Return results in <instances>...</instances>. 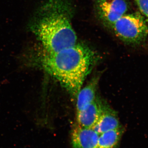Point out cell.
I'll return each mask as SVG.
<instances>
[{"label": "cell", "mask_w": 148, "mask_h": 148, "mask_svg": "<svg viewBox=\"0 0 148 148\" xmlns=\"http://www.w3.org/2000/svg\"><path fill=\"white\" fill-rule=\"evenodd\" d=\"M73 7L71 0H46L29 24L46 53L58 52L77 43L72 26Z\"/></svg>", "instance_id": "6da1fadb"}, {"label": "cell", "mask_w": 148, "mask_h": 148, "mask_svg": "<svg viewBox=\"0 0 148 148\" xmlns=\"http://www.w3.org/2000/svg\"><path fill=\"white\" fill-rule=\"evenodd\" d=\"M95 59V53L90 48L77 43L56 53H46L42 63L49 75L77 97Z\"/></svg>", "instance_id": "7a4b0ae2"}, {"label": "cell", "mask_w": 148, "mask_h": 148, "mask_svg": "<svg viewBox=\"0 0 148 148\" xmlns=\"http://www.w3.org/2000/svg\"><path fill=\"white\" fill-rule=\"evenodd\" d=\"M111 29L120 40L130 46L142 45L148 38V21L139 12L124 14Z\"/></svg>", "instance_id": "3957f363"}, {"label": "cell", "mask_w": 148, "mask_h": 148, "mask_svg": "<svg viewBox=\"0 0 148 148\" xmlns=\"http://www.w3.org/2000/svg\"><path fill=\"white\" fill-rule=\"evenodd\" d=\"M95 12L99 20L111 28L129 8L127 0H95Z\"/></svg>", "instance_id": "277c9868"}, {"label": "cell", "mask_w": 148, "mask_h": 148, "mask_svg": "<svg viewBox=\"0 0 148 148\" xmlns=\"http://www.w3.org/2000/svg\"><path fill=\"white\" fill-rule=\"evenodd\" d=\"M99 134L92 128L76 126L71 133L72 145L73 148H99Z\"/></svg>", "instance_id": "5b68a950"}, {"label": "cell", "mask_w": 148, "mask_h": 148, "mask_svg": "<svg viewBox=\"0 0 148 148\" xmlns=\"http://www.w3.org/2000/svg\"><path fill=\"white\" fill-rule=\"evenodd\" d=\"M105 110L95 101L80 112H77V120L79 126L92 128Z\"/></svg>", "instance_id": "8992f818"}, {"label": "cell", "mask_w": 148, "mask_h": 148, "mask_svg": "<svg viewBox=\"0 0 148 148\" xmlns=\"http://www.w3.org/2000/svg\"><path fill=\"white\" fill-rule=\"evenodd\" d=\"M122 127L114 111L105 110L92 129L99 135L103 132Z\"/></svg>", "instance_id": "52a82bcc"}, {"label": "cell", "mask_w": 148, "mask_h": 148, "mask_svg": "<svg viewBox=\"0 0 148 148\" xmlns=\"http://www.w3.org/2000/svg\"><path fill=\"white\" fill-rule=\"evenodd\" d=\"M97 82L92 80L84 88L81 89L77 96V112H80L96 101Z\"/></svg>", "instance_id": "ba28073f"}, {"label": "cell", "mask_w": 148, "mask_h": 148, "mask_svg": "<svg viewBox=\"0 0 148 148\" xmlns=\"http://www.w3.org/2000/svg\"><path fill=\"white\" fill-rule=\"evenodd\" d=\"M124 130V128L122 127L100 134L98 139V147L116 148Z\"/></svg>", "instance_id": "9c48e42d"}, {"label": "cell", "mask_w": 148, "mask_h": 148, "mask_svg": "<svg viewBox=\"0 0 148 148\" xmlns=\"http://www.w3.org/2000/svg\"><path fill=\"white\" fill-rule=\"evenodd\" d=\"M138 6L140 12L148 18V0H133Z\"/></svg>", "instance_id": "30bf717a"}]
</instances>
